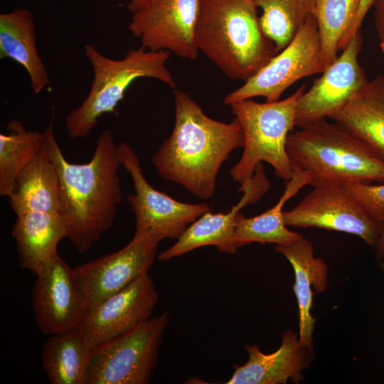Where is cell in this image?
Returning <instances> with one entry per match:
<instances>
[{
	"mask_svg": "<svg viewBox=\"0 0 384 384\" xmlns=\"http://www.w3.org/2000/svg\"><path fill=\"white\" fill-rule=\"evenodd\" d=\"M262 11L260 21L265 34L278 52L294 38L309 16L314 0H252Z\"/></svg>",
	"mask_w": 384,
	"mask_h": 384,
	"instance_id": "27",
	"label": "cell"
},
{
	"mask_svg": "<svg viewBox=\"0 0 384 384\" xmlns=\"http://www.w3.org/2000/svg\"><path fill=\"white\" fill-rule=\"evenodd\" d=\"M373 250L376 260H380L384 257V220L381 223L379 237ZM380 266L384 272V262H380Z\"/></svg>",
	"mask_w": 384,
	"mask_h": 384,
	"instance_id": "31",
	"label": "cell"
},
{
	"mask_svg": "<svg viewBox=\"0 0 384 384\" xmlns=\"http://www.w3.org/2000/svg\"><path fill=\"white\" fill-rule=\"evenodd\" d=\"M84 48L93 78L86 98L65 117V127L71 139L87 137L98 119L114 111L128 87L138 78H154L176 87V81L166 67L169 51H154L141 46L130 50L122 59H112L92 44H86Z\"/></svg>",
	"mask_w": 384,
	"mask_h": 384,
	"instance_id": "5",
	"label": "cell"
},
{
	"mask_svg": "<svg viewBox=\"0 0 384 384\" xmlns=\"http://www.w3.org/2000/svg\"><path fill=\"white\" fill-rule=\"evenodd\" d=\"M380 46L381 50L384 53V38L380 40Z\"/></svg>",
	"mask_w": 384,
	"mask_h": 384,
	"instance_id": "33",
	"label": "cell"
},
{
	"mask_svg": "<svg viewBox=\"0 0 384 384\" xmlns=\"http://www.w3.org/2000/svg\"><path fill=\"white\" fill-rule=\"evenodd\" d=\"M199 0H156L132 14L127 28L147 50L197 59L195 38Z\"/></svg>",
	"mask_w": 384,
	"mask_h": 384,
	"instance_id": "13",
	"label": "cell"
},
{
	"mask_svg": "<svg viewBox=\"0 0 384 384\" xmlns=\"http://www.w3.org/2000/svg\"><path fill=\"white\" fill-rule=\"evenodd\" d=\"M31 303L38 329L48 336L80 329L88 310L74 268L59 255L36 275Z\"/></svg>",
	"mask_w": 384,
	"mask_h": 384,
	"instance_id": "14",
	"label": "cell"
},
{
	"mask_svg": "<svg viewBox=\"0 0 384 384\" xmlns=\"http://www.w3.org/2000/svg\"><path fill=\"white\" fill-rule=\"evenodd\" d=\"M257 9L252 0H199L196 46L230 79L247 81L279 53Z\"/></svg>",
	"mask_w": 384,
	"mask_h": 384,
	"instance_id": "3",
	"label": "cell"
},
{
	"mask_svg": "<svg viewBox=\"0 0 384 384\" xmlns=\"http://www.w3.org/2000/svg\"><path fill=\"white\" fill-rule=\"evenodd\" d=\"M325 69L316 21L309 17L291 42L243 85L227 94L223 103L263 97L266 102L280 100L292 84Z\"/></svg>",
	"mask_w": 384,
	"mask_h": 384,
	"instance_id": "8",
	"label": "cell"
},
{
	"mask_svg": "<svg viewBox=\"0 0 384 384\" xmlns=\"http://www.w3.org/2000/svg\"><path fill=\"white\" fill-rule=\"evenodd\" d=\"M305 89L302 85L290 96L275 102L246 99L229 105L244 134L242 154L230 171L233 181L244 184L262 161L271 165L279 178L287 181L291 178L294 168L287 139L295 126L297 101Z\"/></svg>",
	"mask_w": 384,
	"mask_h": 384,
	"instance_id": "6",
	"label": "cell"
},
{
	"mask_svg": "<svg viewBox=\"0 0 384 384\" xmlns=\"http://www.w3.org/2000/svg\"><path fill=\"white\" fill-rule=\"evenodd\" d=\"M311 183V177L308 173L294 167L293 175L287 181L283 194L272 208L251 218L239 213L234 235L236 247L239 249L252 242L288 245L302 238V235L287 228L283 207L302 188Z\"/></svg>",
	"mask_w": 384,
	"mask_h": 384,
	"instance_id": "22",
	"label": "cell"
},
{
	"mask_svg": "<svg viewBox=\"0 0 384 384\" xmlns=\"http://www.w3.org/2000/svg\"><path fill=\"white\" fill-rule=\"evenodd\" d=\"M287 226L314 227L358 236L373 249L381 223L348 193L343 185L322 182L289 210L283 212Z\"/></svg>",
	"mask_w": 384,
	"mask_h": 384,
	"instance_id": "9",
	"label": "cell"
},
{
	"mask_svg": "<svg viewBox=\"0 0 384 384\" xmlns=\"http://www.w3.org/2000/svg\"><path fill=\"white\" fill-rule=\"evenodd\" d=\"M163 239L153 230H136L122 248L74 267L88 310L148 273Z\"/></svg>",
	"mask_w": 384,
	"mask_h": 384,
	"instance_id": "10",
	"label": "cell"
},
{
	"mask_svg": "<svg viewBox=\"0 0 384 384\" xmlns=\"http://www.w3.org/2000/svg\"><path fill=\"white\" fill-rule=\"evenodd\" d=\"M361 45L359 31L341 55L314 80L311 87L301 95L297 105L295 126L304 128L330 118L367 83L364 70L358 62Z\"/></svg>",
	"mask_w": 384,
	"mask_h": 384,
	"instance_id": "12",
	"label": "cell"
},
{
	"mask_svg": "<svg viewBox=\"0 0 384 384\" xmlns=\"http://www.w3.org/2000/svg\"><path fill=\"white\" fill-rule=\"evenodd\" d=\"M121 165L132 179L134 193L128 202L134 213L136 230L149 229L164 239H178L196 220L210 210L205 203H188L175 200L155 189L144 177L139 159L125 142L118 144Z\"/></svg>",
	"mask_w": 384,
	"mask_h": 384,
	"instance_id": "11",
	"label": "cell"
},
{
	"mask_svg": "<svg viewBox=\"0 0 384 384\" xmlns=\"http://www.w3.org/2000/svg\"><path fill=\"white\" fill-rule=\"evenodd\" d=\"M165 311L92 351L86 384H147L170 321Z\"/></svg>",
	"mask_w": 384,
	"mask_h": 384,
	"instance_id": "7",
	"label": "cell"
},
{
	"mask_svg": "<svg viewBox=\"0 0 384 384\" xmlns=\"http://www.w3.org/2000/svg\"><path fill=\"white\" fill-rule=\"evenodd\" d=\"M11 235L19 265L36 276L58 255V245L68 230L59 213L29 212L17 215Z\"/></svg>",
	"mask_w": 384,
	"mask_h": 384,
	"instance_id": "18",
	"label": "cell"
},
{
	"mask_svg": "<svg viewBox=\"0 0 384 384\" xmlns=\"http://www.w3.org/2000/svg\"><path fill=\"white\" fill-rule=\"evenodd\" d=\"M92 349L80 329L50 335L43 342L41 366L51 384H86Z\"/></svg>",
	"mask_w": 384,
	"mask_h": 384,
	"instance_id": "24",
	"label": "cell"
},
{
	"mask_svg": "<svg viewBox=\"0 0 384 384\" xmlns=\"http://www.w3.org/2000/svg\"><path fill=\"white\" fill-rule=\"evenodd\" d=\"M245 348L247 361L234 366L235 371L227 384H281L289 379L297 383L303 379L302 371L313 354L292 329L282 334L281 346L275 352L265 354L257 345H245Z\"/></svg>",
	"mask_w": 384,
	"mask_h": 384,
	"instance_id": "17",
	"label": "cell"
},
{
	"mask_svg": "<svg viewBox=\"0 0 384 384\" xmlns=\"http://www.w3.org/2000/svg\"><path fill=\"white\" fill-rule=\"evenodd\" d=\"M175 123L170 136L154 154L151 162L164 179L178 183L201 199L215 193L223 164L244 146L236 118L223 122L207 116L185 91L174 89Z\"/></svg>",
	"mask_w": 384,
	"mask_h": 384,
	"instance_id": "2",
	"label": "cell"
},
{
	"mask_svg": "<svg viewBox=\"0 0 384 384\" xmlns=\"http://www.w3.org/2000/svg\"><path fill=\"white\" fill-rule=\"evenodd\" d=\"M158 302L153 279L144 274L90 309L79 329L93 349L147 321Z\"/></svg>",
	"mask_w": 384,
	"mask_h": 384,
	"instance_id": "15",
	"label": "cell"
},
{
	"mask_svg": "<svg viewBox=\"0 0 384 384\" xmlns=\"http://www.w3.org/2000/svg\"><path fill=\"white\" fill-rule=\"evenodd\" d=\"M348 193L379 223L384 220V183L343 185Z\"/></svg>",
	"mask_w": 384,
	"mask_h": 384,
	"instance_id": "28",
	"label": "cell"
},
{
	"mask_svg": "<svg viewBox=\"0 0 384 384\" xmlns=\"http://www.w3.org/2000/svg\"><path fill=\"white\" fill-rule=\"evenodd\" d=\"M375 8L374 21L378 37L384 38V0H375L373 5Z\"/></svg>",
	"mask_w": 384,
	"mask_h": 384,
	"instance_id": "30",
	"label": "cell"
},
{
	"mask_svg": "<svg viewBox=\"0 0 384 384\" xmlns=\"http://www.w3.org/2000/svg\"><path fill=\"white\" fill-rule=\"evenodd\" d=\"M156 0H130L127 5L129 11L134 14L151 4Z\"/></svg>",
	"mask_w": 384,
	"mask_h": 384,
	"instance_id": "32",
	"label": "cell"
},
{
	"mask_svg": "<svg viewBox=\"0 0 384 384\" xmlns=\"http://www.w3.org/2000/svg\"><path fill=\"white\" fill-rule=\"evenodd\" d=\"M374 1L375 0H361L357 16L350 31V40L354 35L360 31L361 26L364 21V18L369 9L373 6Z\"/></svg>",
	"mask_w": 384,
	"mask_h": 384,
	"instance_id": "29",
	"label": "cell"
},
{
	"mask_svg": "<svg viewBox=\"0 0 384 384\" xmlns=\"http://www.w3.org/2000/svg\"><path fill=\"white\" fill-rule=\"evenodd\" d=\"M270 187L264 168L258 166L252 177L240 186L238 191L243 195L228 213H206L192 223L171 247L161 252L158 259L164 262L207 245L215 246L222 253L235 254L238 250L234 242L238 214L242 208L259 201Z\"/></svg>",
	"mask_w": 384,
	"mask_h": 384,
	"instance_id": "16",
	"label": "cell"
},
{
	"mask_svg": "<svg viewBox=\"0 0 384 384\" xmlns=\"http://www.w3.org/2000/svg\"><path fill=\"white\" fill-rule=\"evenodd\" d=\"M286 147L293 167L308 173L312 186L384 183V155L327 119L290 133Z\"/></svg>",
	"mask_w": 384,
	"mask_h": 384,
	"instance_id": "4",
	"label": "cell"
},
{
	"mask_svg": "<svg viewBox=\"0 0 384 384\" xmlns=\"http://www.w3.org/2000/svg\"><path fill=\"white\" fill-rule=\"evenodd\" d=\"M6 128L7 134H0V196L9 198L18 175L41 150L42 133L26 130L16 119Z\"/></svg>",
	"mask_w": 384,
	"mask_h": 384,
	"instance_id": "26",
	"label": "cell"
},
{
	"mask_svg": "<svg viewBox=\"0 0 384 384\" xmlns=\"http://www.w3.org/2000/svg\"><path fill=\"white\" fill-rule=\"evenodd\" d=\"M9 199L16 215L29 212L60 213L58 174L52 161L41 149L18 175Z\"/></svg>",
	"mask_w": 384,
	"mask_h": 384,
	"instance_id": "21",
	"label": "cell"
},
{
	"mask_svg": "<svg viewBox=\"0 0 384 384\" xmlns=\"http://www.w3.org/2000/svg\"><path fill=\"white\" fill-rule=\"evenodd\" d=\"M361 0H314V16L325 68L348 43Z\"/></svg>",
	"mask_w": 384,
	"mask_h": 384,
	"instance_id": "25",
	"label": "cell"
},
{
	"mask_svg": "<svg viewBox=\"0 0 384 384\" xmlns=\"http://www.w3.org/2000/svg\"><path fill=\"white\" fill-rule=\"evenodd\" d=\"M274 250L283 255L294 271L293 289L299 309V338L313 352L312 334L316 319L311 314L313 303L312 287L315 292L327 287L328 267L321 257H315L312 243L303 236L288 245H276Z\"/></svg>",
	"mask_w": 384,
	"mask_h": 384,
	"instance_id": "19",
	"label": "cell"
},
{
	"mask_svg": "<svg viewBox=\"0 0 384 384\" xmlns=\"http://www.w3.org/2000/svg\"><path fill=\"white\" fill-rule=\"evenodd\" d=\"M53 116L42 132L41 150L55 165L60 183V211L67 238L80 253H85L114 222L122 191L118 171L121 161L112 132L103 129L90 161L69 162L59 146Z\"/></svg>",
	"mask_w": 384,
	"mask_h": 384,
	"instance_id": "1",
	"label": "cell"
},
{
	"mask_svg": "<svg viewBox=\"0 0 384 384\" xmlns=\"http://www.w3.org/2000/svg\"><path fill=\"white\" fill-rule=\"evenodd\" d=\"M330 119L384 155V76L368 81Z\"/></svg>",
	"mask_w": 384,
	"mask_h": 384,
	"instance_id": "23",
	"label": "cell"
},
{
	"mask_svg": "<svg viewBox=\"0 0 384 384\" xmlns=\"http://www.w3.org/2000/svg\"><path fill=\"white\" fill-rule=\"evenodd\" d=\"M34 19L26 9L0 14V58H9L27 72L33 91L38 94L50 84L48 70L38 52Z\"/></svg>",
	"mask_w": 384,
	"mask_h": 384,
	"instance_id": "20",
	"label": "cell"
}]
</instances>
